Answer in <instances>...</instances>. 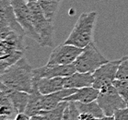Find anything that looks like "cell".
Instances as JSON below:
<instances>
[{"mask_svg": "<svg viewBox=\"0 0 128 120\" xmlns=\"http://www.w3.org/2000/svg\"><path fill=\"white\" fill-rule=\"evenodd\" d=\"M5 119H8V117L4 116L2 114H0V120H5Z\"/></svg>", "mask_w": 128, "mask_h": 120, "instance_id": "cell-28", "label": "cell"}, {"mask_svg": "<svg viewBox=\"0 0 128 120\" xmlns=\"http://www.w3.org/2000/svg\"><path fill=\"white\" fill-rule=\"evenodd\" d=\"M120 62L121 59L108 61L94 71V82L92 84L94 88L100 90L106 86L112 84L114 80L116 79V73Z\"/></svg>", "mask_w": 128, "mask_h": 120, "instance_id": "cell-8", "label": "cell"}, {"mask_svg": "<svg viewBox=\"0 0 128 120\" xmlns=\"http://www.w3.org/2000/svg\"><path fill=\"white\" fill-rule=\"evenodd\" d=\"M30 8L32 17V23L37 33L40 36V44L42 47H48L54 45V21H50L44 15L37 0L29 1Z\"/></svg>", "mask_w": 128, "mask_h": 120, "instance_id": "cell-3", "label": "cell"}, {"mask_svg": "<svg viewBox=\"0 0 128 120\" xmlns=\"http://www.w3.org/2000/svg\"><path fill=\"white\" fill-rule=\"evenodd\" d=\"M78 89L64 88L60 91H54L49 94H44L42 95V110L48 111L58 105L59 103L64 101V98L71 95L72 93L76 92Z\"/></svg>", "mask_w": 128, "mask_h": 120, "instance_id": "cell-13", "label": "cell"}, {"mask_svg": "<svg viewBox=\"0 0 128 120\" xmlns=\"http://www.w3.org/2000/svg\"><path fill=\"white\" fill-rule=\"evenodd\" d=\"M90 119H96L93 115H91L87 113H80L78 115V120H90Z\"/></svg>", "mask_w": 128, "mask_h": 120, "instance_id": "cell-27", "label": "cell"}, {"mask_svg": "<svg viewBox=\"0 0 128 120\" xmlns=\"http://www.w3.org/2000/svg\"><path fill=\"white\" fill-rule=\"evenodd\" d=\"M11 3L14 8L16 18L24 30L26 35L40 44L41 39L32 23V13L28 6V2L26 0H11Z\"/></svg>", "mask_w": 128, "mask_h": 120, "instance_id": "cell-6", "label": "cell"}, {"mask_svg": "<svg viewBox=\"0 0 128 120\" xmlns=\"http://www.w3.org/2000/svg\"><path fill=\"white\" fill-rule=\"evenodd\" d=\"M42 95L44 94L41 93V91L38 89L37 80L34 79L33 89L32 92H30L29 102L25 109V113L30 116V119L33 115L39 114L42 110Z\"/></svg>", "mask_w": 128, "mask_h": 120, "instance_id": "cell-15", "label": "cell"}, {"mask_svg": "<svg viewBox=\"0 0 128 120\" xmlns=\"http://www.w3.org/2000/svg\"><path fill=\"white\" fill-rule=\"evenodd\" d=\"M0 20L6 21L11 29L21 35L26 36V33L18 23L16 14L14 11V8L12 6L11 0H0Z\"/></svg>", "mask_w": 128, "mask_h": 120, "instance_id": "cell-11", "label": "cell"}, {"mask_svg": "<svg viewBox=\"0 0 128 120\" xmlns=\"http://www.w3.org/2000/svg\"><path fill=\"white\" fill-rule=\"evenodd\" d=\"M97 102L104 112L105 116H114L115 110L128 106L112 84L100 90Z\"/></svg>", "mask_w": 128, "mask_h": 120, "instance_id": "cell-5", "label": "cell"}, {"mask_svg": "<svg viewBox=\"0 0 128 120\" xmlns=\"http://www.w3.org/2000/svg\"><path fill=\"white\" fill-rule=\"evenodd\" d=\"M39 91L42 94H49L64 89V77L54 78H41L37 79Z\"/></svg>", "mask_w": 128, "mask_h": 120, "instance_id": "cell-16", "label": "cell"}, {"mask_svg": "<svg viewBox=\"0 0 128 120\" xmlns=\"http://www.w3.org/2000/svg\"><path fill=\"white\" fill-rule=\"evenodd\" d=\"M94 82L93 73L76 71L72 75L64 78V88L80 89L83 87L92 86Z\"/></svg>", "mask_w": 128, "mask_h": 120, "instance_id": "cell-12", "label": "cell"}, {"mask_svg": "<svg viewBox=\"0 0 128 120\" xmlns=\"http://www.w3.org/2000/svg\"><path fill=\"white\" fill-rule=\"evenodd\" d=\"M76 71L75 64L69 65H57L46 64L44 67L33 68L34 79L41 78H54V77H67L72 75Z\"/></svg>", "mask_w": 128, "mask_h": 120, "instance_id": "cell-9", "label": "cell"}, {"mask_svg": "<svg viewBox=\"0 0 128 120\" xmlns=\"http://www.w3.org/2000/svg\"><path fill=\"white\" fill-rule=\"evenodd\" d=\"M116 79L128 80V56H124L121 58L116 73Z\"/></svg>", "mask_w": 128, "mask_h": 120, "instance_id": "cell-23", "label": "cell"}, {"mask_svg": "<svg viewBox=\"0 0 128 120\" xmlns=\"http://www.w3.org/2000/svg\"><path fill=\"white\" fill-rule=\"evenodd\" d=\"M27 2H29V1H34V0H26Z\"/></svg>", "mask_w": 128, "mask_h": 120, "instance_id": "cell-29", "label": "cell"}, {"mask_svg": "<svg viewBox=\"0 0 128 120\" xmlns=\"http://www.w3.org/2000/svg\"><path fill=\"white\" fill-rule=\"evenodd\" d=\"M80 114L76 102L74 101H70L67 103L66 107L64 109V114H63V119L64 120H74L78 119V115Z\"/></svg>", "mask_w": 128, "mask_h": 120, "instance_id": "cell-21", "label": "cell"}, {"mask_svg": "<svg viewBox=\"0 0 128 120\" xmlns=\"http://www.w3.org/2000/svg\"><path fill=\"white\" fill-rule=\"evenodd\" d=\"M109 61L97 48L96 44L92 41L86 47L83 48L74 64L76 66V71L79 72H90L93 73L97 68H99L102 65Z\"/></svg>", "mask_w": 128, "mask_h": 120, "instance_id": "cell-4", "label": "cell"}, {"mask_svg": "<svg viewBox=\"0 0 128 120\" xmlns=\"http://www.w3.org/2000/svg\"><path fill=\"white\" fill-rule=\"evenodd\" d=\"M2 74H3V73H2V72H1V71H0V77H1V75H2Z\"/></svg>", "mask_w": 128, "mask_h": 120, "instance_id": "cell-30", "label": "cell"}, {"mask_svg": "<svg viewBox=\"0 0 128 120\" xmlns=\"http://www.w3.org/2000/svg\"><path fill=\"white\" fill-rule=\"evenodd\" d=\"M114 116L115 120H128V106L115 110Z\"/></svg>", "mask_w": 128, "mask_h": 120, "instance_id": "cell-25", "label": "cell"}, {"mask_svg": "<svg viewBox=\"0 0 128 120\" xmlns=\"http://www.w3.org/2000/svg\"><path fill=\"white\" fill-rule=\"evenodd\" d=\"M2 91H5L8 94V96L9 97V99L11 101L17 114L18 113H21V112H25V109H26V106L28 104L30 98L29 92L13 90V89L8 88L6 85L4 87Z\"/></svg>", "mask_w": 128, "mask_h": 120, "instance_id": "cell-14", "label": "cell"}, {"mask_svg": "<svg viewBox=\"0 0 128 120\" xmlns=\"http://www.w3.org/2000/svg\"><path fill=\"white\" fill-rule=\"evenodd\" d=\"M112 85L115 87L117 91L124 98L128 105V80L115 79L112 82Z\"/></svg>", "mask_w": 128, "mask_h": 120, "instance_id": "cell-22", "label": "cell"}, {"mask_svg": "<svg viewBox=\"0 0 128 120\" xmlns=\"http://www.w3.org/2000/svg\"><path fill=\"white\" fill-rule=\"evenodd\" d=\"M78 108L80 113H87L91 115H93L96 119H103L105 116V114L102 107L98 103L97 100L92 101L90 102H76Z\"/></svg>", "mask_w": 128, "mask_h": 120, "instance_id": "cell-19", "label": "cell"}, {"mask_svg": "<svg viewBox=\"0 0 128 120\" xmlns=\"http://www.w3.org/2000/svg\"><path fill=\"white\" fill-rule=\"evenodd\" d=\"M97 12H83L64 43L84 48L93 41V32L96 23Z\"/></svg>", "mask_w": 128, "mask_h": 120, "instance_id": "cell-2", "label": "cell"}, {"mask_svg": "<svg viewBox=\"0 0 128 120\" xmlns=\"http://www.w3.org/2000/svg\"><path fill=\"white\" fill-rule=\"evenodd\" d=\"M100 93L99 89L94 88L93 86H88L83 88L78 89L76 92L72 93L71 95L64 98V101H74V102H90L97 100Z\"/></svg>", "mask_w": 128, "mask_h": 120, "instance_id": "cell-17", "label": "cell"}, {"mask_svg": "<svg viewBox=\"0 0 128 120\" xmlns=\"http://www.w3.org/2000/svg\"><path fill=\"white\" fill-rule=\"evenodd\" d=\"M13 32L11 27L3 20H0V41H5L6 37Z\"/></svg>", "mask_w": 128, "mask_h": 120, "instance_id": "cell-24", "label": "cell"}, {"mask_svg": "<svg viewBox=\"0 0 128 120\" xmlns=\"http://www.w3.org/2000/svg\"><path fill=\"white\" fill-rule=\"evenodd\" d=\"M68 102L67 101H62L54 109L44 111L42 110L39 114H35L32 117V119H40V120H59L63 119V114L66 107Z\"/></svg>", "mask_w": 128, "mask_h": 120, "instance_id": "cell-18", "label": "cell"}, {"mask_svg": "<svg viewBox=\"0 0 128 120\" xmlns=\"http://www.w3.org/2000/svg\"><path fill=\"white\" fill-rule=\"evenodd\" d=\"M37 2L42 9L46 18L54 21L61 0H37Z\"/></svg>", "mask_w": 128, "mask_h": 120, "instance_id": "cell-20", "label": "cell"}, {"mask_svg": "<svg viewBox=\"0 0 128 120\" xmlns=\"http://www.w3.org/2000/svg\"><path fill=\"white\" fill-rule=\"evenodd\" d=\"M0 80L8 88L32 92L34 85L33 68L24 56L8 67L0 77Z\"/></svg>", "mask_w": 128, "mask_h": 120, "instance_id": "cell-1", "label": "cell"}, {"mask_svg": "<svg viewBox=\"0 0 128 120\" xmlns=\"http://www.w3.org/2000/svg\"><path fill=\"white\" fill-rule=\"evenodd\" d=\"M16 120H29L30 119V116L29 114H27L25 112H21V113H18L15 116Z\"/></svg>", "mask_w": 128, "mask_h": 120, "instance_id": "cell-26", "label": "cell"}, {"mask_svg": "<svg viewBox=\"0 0 128 120\" xmlns=\"http://www.w3.org/2000/svg\"><path fill=\"white\" fill-rule=\"evenodd\" d=\"M83 48H79L66 43L59 44L51 52L47 64L69 65L73 64L80 55Z\"/></svg>", "mask_w": 128, "mask_h": 120, "instance_id": "cell-7", "label": "cell"}, {"mask_svg": "<svg viewBox=\"0 0 128 120\" xmlns=\"http://www.w3.org/2000/svg\"><path fill=\"white\" fill-rule=\"evenodd\" d=\"M22 56L23 51L15 49L6 41H0V71L2 73Z\"/></svg>", "mask_w": 128, "mask_h": 120, "instance_id": "cell-10", "label": "cell"}]
</instances>
